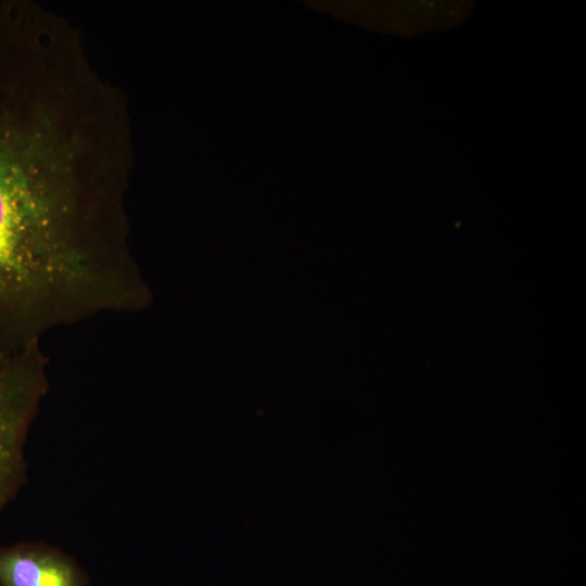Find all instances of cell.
<instances>
[{"mask_svg": "<svg viewBox=\"0 0 586 586\" xmlns=\"http://www.w3.org/2000/svg\"><path fill=\"white\" fill-rule=\"evenodd\" d=\"M0 118V352L35 344L50 320L88 309L103 271L85 237L67 156Z\"/></svg>", "mask_w": 586, "mask_h": 586, "instance_id": "6da1fadb", "label": "cell"}, {"mask_svg": "<svg viewBox=\"0 0 586 586\" xmlns=\"http://www.w3.org/2000/svg\"><path fill=\"white\" fill-rule=\"evenodd\" d=\"M47 390L34 345L0 352V515L26 482L25 445Z\"/></svg>", "mask_w": 586, "mask_h": 586, "instance_id": "7a4b0ae2", "label": "cell"}, {"mask_svg": "<svg viewBox=\"0 0 586 586\" xmlns=\"http://www.w3.org/2000/svg\"><path fill=\"white\" fill-rule=\"evenodd\" d=\"M0 586H89L78 563L41 542L0 547Z\"/></svg>", "mask_w": 586, "mask_h": 586, "instance_id": "3957f363", "label": "cell"}]
</instances>
